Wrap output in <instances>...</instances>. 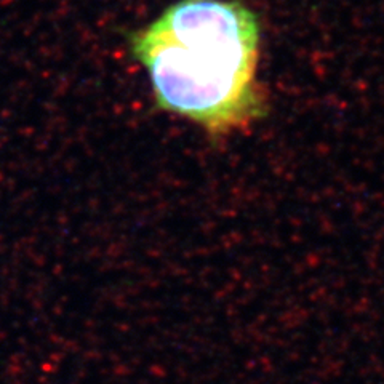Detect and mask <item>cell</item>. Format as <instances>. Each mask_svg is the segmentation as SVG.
<instances>
[{
  "label": "cell",
  "mask_w": 384,
  "mask_h": 384,
  "mask_svg": "<svg viewBox=\"0 0 384 384\" xmlns=\"http://www.w3.org/2000/svg\"><path fill=\"white\" fill-rule=\"evenodd\" d=\"M159 109L220 138L267 112L256 82L259 23L239 0H178L130 35Z\"/></svg>",
  "instance_id": "cell-1"
}]
</instances>
